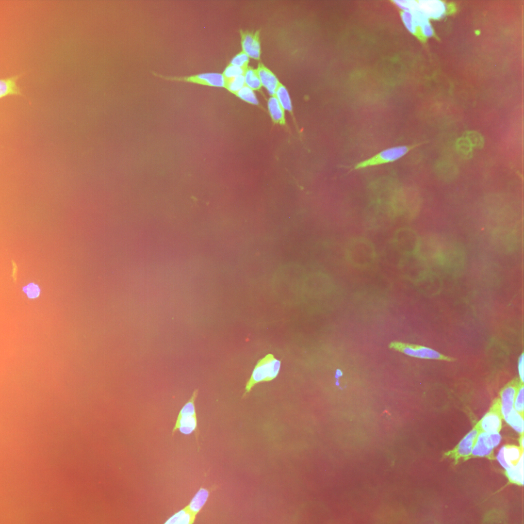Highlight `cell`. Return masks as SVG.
I'll return each mask as SVG.
<instances>
[{"mask_svg": "<svg viewBox=\"0 0 524 524\" xmlns=\"http://www.w3.org/2000/svg\"><path fill=\"white\" fill-rule=\"evenodd\" d=\"M245 85L253 90H258L262 87L256 69L248 66L244 74Z\"/></svg>", "mask_w": 524, "mask_h": 524, "instance_id": "26", "label": "cell"}, {"mask_svg": "<svg viewBox=\"0 0 524 524\" xmlns=\"http://www.w3.org/2000/svg\"><path fill=\"white\" fill-rule=\"evenodd\" d=\"M422 144V143L410 145L398 146L386 148L366 160L357 163L354 166V169L359 170L393 162Z\"/></svg>", "mask_w": 524, "mask_h": 524, "instance_id": "5", "label": "cell"}, {"mask_svg": "<svg viewBox=\"0 0 524 524\" xmlns=\"http://www.w3.org/2000/svg\"><path fill=\"white\" fill-rule=\"evenodd\" d=\"M295 524H329L330 517L325 507L314 501L301 505L295 515Z\"/></svg>", "mask_w": 524, "mask_h": 524, "instance_id": "4", "label": "cell"}, {"mask_svg": "<svg viewBox=\"0 0 524 524\" xmlns=\"http://www.w3.org/2000/svg\"><path fill=\"white\" fill-rule=\"evenodd\" d=\"M197 394L198 390H196L180 410L172 429V435L178 430L184 435H190L194 431H197V420L195 407Z\"/></svg>", "mask_w": 524, "mask_h": 524, "instance_id": "7", "label": "cell"}, {"mask_svg": "<svg viewBox=\"0 0 524 524\" xmlns=\"http://www.w3.org/2000/svg\"><path fill=\"white\" fill-rule=\"evenodd\" d=\"M342 375V371L339 369L337 370V371L336 372V375H335L336 377L338 378L339 377H341Z\"/></svg>", "mask_w": 524, "mask_h": 524, "instance_id": "43", "label": "cell"}, {"mask_svg": "<svg viewBox=\"0 0 524 524\" xmlns=\"http://www.w3.org/2000/svg\"><path fill=\"white\" fill-rule=\"evenodd\" d=\"M235 94L238 97L248 103L252 104H257L258 103V100L254 90L246 85Z\"/></svg>", "mask_w": 524, "mask_h": 524, "instance_id": "30", "label": "cell"}, {"mask_svg": "<svg viewBox=\"0 0 524 524\" xmlns=\"http://www.w3.org/2000/svg\"><path fill=\"white\" fill-rule=\"evenodd\" d=\"M502 415L499 397L495 398L489 410L476 424L480 432L499 433L502 425Z\"/></svg>", "mask_w": 524, "mask_h": 524, "instance_id": "13", "label": "cell"}, {"mask_svg": "<svg viewBox=\"0 0 524 524\" xmlns=\"http://www.w3.org/2000/svg\"><path fill=\"white\" fill-rule=\"evenodd\" d=\"M420 240V237L416 232L408 227L398 229L393 236L395 246L403 255L415 253Z\"/></svg>", "mask_w": 524, "mask_h": 524, "instance_id": "11", "label": "cell"}, {"mask_svg": "<svg viewBox=\"0 0 524 524\" xmlns=\"http://www.w3.org/2000/svg\"><path fill=\"white\" fill-rule=\"evenodd\" d=\"M274 96L284 110L289 111L292 110V102L288 91L280 82L276 90Z\"/></svg>", "mask_w": 524, "mask_h": 524, "instance_id": "27", "label": "cell"}, {"mask_svg": "<svg viewBox=\"0 0 524 524\" xmlns=\"http://www.w3.org/2000/svg\"><path fill=\"white\" fill-rule=\"evenodd\" d=\"M480 432L476 424L473 428L451 450L444 453V456L452 459L458 463L461 459L466 460L470 458L472 450L476 437Z\"/></svg>", "mask_w": 524, "mask_h": 524, "instance_id": "9", "label": "cell"}, {"mask_svg": "<svg viewBox=\"0 0 524 524\" xmlns=\"http://www.w3.org/2000/svg\"><path fill=\"white\" fill-rule=\"evenodd\" d=\"M524 454V449L519 446L506 444L500 449L497 459L506 470L515 466Z\"/></svg>", "mask_w": 524, "mask_h": 524, "instance_id": "18", "label": "cell"}, {"mask_svg": "<svg viewBox=\"0 0 524 524\" xmlns=\"http://www.w3.org/2000/svg\"><path fill=\"white\" fill-rule=\"evenodd\" d=\"M262 86H264L271 96H274L280 83L275 75L263 64L260 63L256 69Z\"/></svg>", "mask_w": 524, "mask_h": 524, "instance_id": "20", "label": "cell"}, {"mask_svg": "<svg viewBox=\"0 0 524 524\" xmlns=\"http://www.w3.org/2000/svg\"><path fill=\"white\" fill-rule=\"evenodd\" d=\"M186 510V507L184 508L169 517L164 524H178L181 517Z\"/></svg>", "mask_w": 524, "mask_h": 524, "instance_id": "37", "label": "cell"}, {"mask_svg": "<svg viewBox=\"0 0 524 524\" xmlns=\"http://www.w3.org/2000/svg\"><path fill=\"white\" fill-rule=\"evenodd\" d=\"M280 368V361L269 354L257 362L246 386L245 394L249 392L256 384L273 380L278 376Z\"/></svg>", "mask_w": 524, "mask_h": 524, "instance_id": "3", "label": "cell"}, {"mask_svg": "<svg viewBox=\"0 0 524 524\" xmlns=\"http://www.w3.org/2000/svg\"><path fill=\"white\" fill-rule=\"evenodd\" d=\"M419 9L429 18L438 19L444 15L446 7L445 3L439 0H418Z\"/></svg>", "mask_w": 524, "mask_h": 524, "instance_id": "19", "label": "cell"}, {"mask_svg": "<svg viewBox=\"0 0 524 524\" xmlns=\"http://www.w3.org/2000/svg\"><path fill=\"white\" fill-rule=\"evenodd\" d=\"M416 253L429 269L440 276L457 275L462 270L464 255L456 243L433 236L421 237Z\"/></svg>", "mask_w": 524, "mask_h": 524, "instance_id": "1", "label": "cell"}, {"mask_svg": "<svg viewBox=\"0 0 524 524\" xmlns=\"http://www.w3.org/2000/svg\"><path fill=\"white\" fill-rule=\"evenodd\" d=\"M422 34L426 37H430L433 34V30L428 21L422 24L420 26Z\"/></svg>", "mask_w": 524, "mask_h": 524, "instance_id": "39", "label": "cell"}, {"mask_svg": "<svg viewBox=\"0 0 524 524\" xmlns=\"http://www.w3.org/2000/svg\"><path fill=\"white\" fill-rule=\"evenodd\" d=\"M246 69H244L231 64H229L224 70L222 75L225 79L234 78L240 75H244Z\"/></svg>", "mask_w": 524, "mask_h": 524, "instance_id": "34", "label": "cell"}, {"mask_svg": "<svg viewBox=\"0 0 524 524\" xmlns=\"http://www.w3.org/2000/svg\"><path fill=\"white\" fill-rule=\"evenodd\" d=\"M518 369L519 375V379L521 382L524 383V353L523 352L520 356L518 363Z\"/></svg>", "mask_w": 524, "mask_h": 524, "instance_id": "40", "label": "cell"}, {"mask_svg": "<svg viewBox=\"0 0 524 524\" xmlns=\"http://www.w3.org/2000/svg\"><path fill=\"white\" fill-rule=\"evenodd\" d=\"M496 246L504 252L512 251L517 243V234L514 227H500L496 228L493 234Z\"/></svg>", "mask_w": 524, "mask_h": 524, "instance_id": "16", "label": "cell"}, {"mask_svg": "<svg viewBox=\"0 0 524 524\" xmlns=\"http://www.w3.org/2000/svg\"><path fill=\"white\" fill-rule=\"evenodd\" d=\"M524 383L518 377L508 382L501 390L499 397L503 419L514 409V403L520 385Z\"/></svg>", "mask_w": 524, "mask_h": 524, "instance_id": "15", "label": "cell"}, {"mask_svg": "<svg viewBox=\"0 0 524 524\" xmlns=\"http://www.w3.org/2000/svg\"><path fill=\"white\" fill-rule=\"evenodd\" d=\"M507 424L519 434H524V416L514 409L504 418Z\"/></svg>", "mask_w": 524, "mask_h": 524, "instance_id": "25", "label": "cell"}, {"mask_svg": "<svg viewBox=\"0 0 524 524\" xmlns=\"http://www.w3.org/2000/svg\"><path fill=\"white\" fill-rule=\"evenodd\" d=\"M524 434L520 435L519 438V446L524 449Z\"/></svg>", "mask_w": 524, "mask_h": 524, "instance_id": "42", "label": "cell"}, {"mask_svg": "<svg viewBox=\"0 0 524 524\" xmlns=\"http://www.w3.org/2000/svg\"><path fill=\"white\" fill-rule=\"evenodd\" d=\"M249 57L243 51L236 54L231 59L230 64L244 69L248 67Z\"/></svg>", "mask_w": 524, "mask_h": 524, "instance_id": "33", "label": "cell"}, {"mask_svg": "<svg viewBox=\"0 0 524 524\" xmlns=\"http://www.w3.org/2000/svg\"><path fill=\"white\" fill-rule=\"evenodd\" d=\"M345 254L351 265L358 268H365L374 262L376 251L370 241L360 237L353 238L348 242Z\"/></svg>", "mask_w": 524, "mask_h": 524, "instance_id": "2", "label": "cell"}, {"mask_svg": "<svg viewBox=\"0 0 524 524\" xmlns=\"http://www.w3.org/2000/svg\"><path fill=\"white\" fill-rule=\"evenodd\" d=\"M396 218L389 203H381L372 205L364 213L366 227L372 230L384 229L389 227Z\"/></svg>", "mask_w": 524, "mask_h": 524, "instance_id": "6", "label": "cell"}, {"mask_svg": "<svg viewBox=\"0 0 524 524\" xmlns=\"http://www.w3.org/2000/svg\"><path fill=\"white\" fill-rule=\"evenodd\" d=\"M19 76V75H16L0 79V98L10 94H21V90L16 84V80Z\"/></svg>", "mask_w": 524, "mask_h": 524, "instance_id": "22", "label": "cell"}, {"mask_svg": "<svg viewBox=\"0 0 524 524\" xmlns=\"http://www.w3.org/2000/svg\"><path fill=\"white\" fill-rule=\"evenodd\" d=\"M155 75L166 80L195 83L203 85L224 87L225 78L222 74L215 72L204 73L186 76H165L154 73Z\"/></svg>", "mask_w": 524, "mask_h": 524, "instance_id": "14", "label": "cell"}, {"mask_svg": "<svg viewBox=\"0 0 524 524\" xmlns=\"http://www.w3.org/2000/svg\"><path fill=\"white\" fill-rule=\"evenodd\" d=\"M505 474L510 481L519 485L523 484L524 454L515 466L506 470Z\"/></svg>", "mask_w": 524, "mask_h": 524, "instance_id": "23", "label": "cell"}, {"mask_svg": "<svg viewBox=\"0 0 524 524\" xmlns=\"http://www.w3.org/2000/svg\"><path fill=\"white\" fill-rule=\"evenodd\" d=\"M268 109L272 119L276 122L282 121L284 117V110L276 98L271 96L268 100Z\"/></svg>", "mask_w": 524, "mask_h": 524, "instance_id": "24", "label": "cell"}, {"mask_svg": "<svg viewBox=\"0 0 524 524\" xmlns=\"http://www.w3.org/2000/svg\"><path fill=\"white\" fill-rule=\"evenodd\" d=\"M401 17L408 31L411 33H415L417 26L415 23L412 13L410 11H402L401 13Z\"/></svg>", "mask_w": 524, "mask_h": 524, "instance_id": "32", "label": "cell"}, {"mask_svg": "<svg viewBox=\"0 0 524 524\" xmlns=\"http://www.w3.org/2000/svg\"><path fill=\"white\" fill-rule=\"evenodd\" d=\"M524 383H522L517 391L514 403V409L523 416L524 412Z\"/></svg>", "mask_w": 524, "mask_h": 524, "instance_id": "35", "label": "cell"}, {"mask_svg": "<svg viewBox=\"0 0 524 524\" xmlns=\"http://www.w3.org/2000/svg\"><path fill=\"white\" fill-rule=\"evenodd\" d=\"M393 2L402 11H409V0H394Z\"/></svg>", "mask_w": 524, "mask_h": 524, "instance_id": "41", "label": "cell"}, {"mask_svg": "<svg viewBox=\"0 0 524 524\" xmlns=\"http://www.w3.org/2000/svg\"><path fill=\"white\" fill-rule=\"evenodd\" d=\"M196 517V515L191 513L187 509L185 513L181 517L178 524H193Z\"/></svg>", "mask_w": 524, "mask_h": 524, "instance_id": "38", "label": "cell"}, {"mask_svg": "<svg viewBox=\"0 0 524 524\" xmlns=\"http://www.w3.org/2000/svg\"><path fill=\"white\" fill-rule=\"evenodd\" d=\"M501 436L499 433L480 432L475 442L470 458L485 457L494 459V448L500 443Z\"/></svg>", "mask_w": 524, "mask_h": 524, "instance_id": "10", "label": "cell"}, {"mask_svg": "<svg viewBox=\"0 0 524 524\" xmlns=\"http://www.w3.org/2000/svg\"><path fill=\"white\" fill-rule=\"evenodd\" d=\"M392 347L412 357L447 361H454L456 360L454 358L445 356L432 348L424 346L394 343L392 344Z\"/></svg>", "mask_w": 524, "mask_h": 524, "instance_id": "12", "label": "cell"}, {"mask_svg": "<svg viewBox=\"0 0 524 524\" xmlns=\"http://www.w3.org/2000/svg\"><path fill=\"white\" fill-rule=\"evenodd\" d=\"M245 85V82L244 75H240L228 79H225L224 88L234 94L237 92Z\"/></svg>", "mask_w": 524, "mask_h": 524, "instance_id": "29", "label": "cell"}, {"mask_svg": "<svg viewBox=\"0 0 524 524\" xmlns=\"http://www.w3.org/2000/svg\"><path fill=\"white\" fill-rule=\"evenodd\" d=\"M210 492L205 488L201 487L186 506L187 510L196 516L203 508L209 497Z\"/></svg>", "mask_w": 524, "mask_h": 524, "instance_id": "21", "label": "cell"}, {"mask_svg": "<svg viewBox=\"0 0 524 524\" xmlns=\"http://www.w3.org/2000/svg\"><path fill=\"white\" fill-rule=\"evenodd\" d=\"M242 51L249 58L259 60L261 56L260 31H240Z\"/></svg>", "mask_w": 524, "mask_h": 524, "instance_id": "17", "label": "cell"}, {"mask_svg": "<svg viewBox=\"0 0 524 524\" xmlns=\"http://www.w3.org/2000/svg\"><path fill=\"white\" fill-rule=\"evenodd\" d=\"M463 136L466 137L470 142L473 147L481 148L484 143L482 136L478 132L468 131L465 132Z\"/></svg>", "mask_w": 524, "mask_h": 524, "instance_id": "31", "label": "cell"}, {"mask_svg": "<svg viewBox=\"0 0 524 524\" xmlns=\"http://www.w3.org/2000/svg\"><path fill=\"white\" fill-rule=\"evenodd\" d=\"M456 147L458 153L464 158H470L472 155L473 147L466 137L462 136L457 139Z\"/></svg>", "mask_w": 524, "mask_h": 524, "instance_id": "28", "label": "cell"}, {"mask_svg": "<svg viewBox=\"0 0 524 524\" xmlns=\"http://www.w3.org/2000/svg\"><path fill=\"white\" fill-rule=\"evenodd\" d=\"M399 268L402 276L415 282L430 270L426 261L416 253L403 255Z\"/></svg>", "mask_w": 524, "mask_h": 524, "instance_id": "8", "label": "cell"}, {"mask_svg": "<svg viewBox=\"0 0 524 524\" xmlns=\"http://www.w3.org/2000/svg\"><path fill=\"white\" fill-rule=\"evenodd\" d=\"M23 292L30 299H35L39 296L40 290L37 284L30 283L23 288Z\"/></svg>", "mask_w": 524, "mask_h": 524, "instance_id": "36", "label": "cell"}]
</instances>
